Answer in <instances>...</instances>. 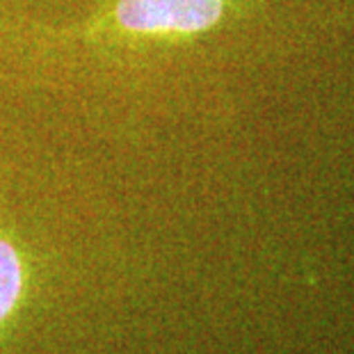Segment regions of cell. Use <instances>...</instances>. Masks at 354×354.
I'll return each instance as SVG.
<instances>
[{
	"mask_svg": "<svg viewBox=\"0 0 354 354\" xmlns=\"http://www.w3.org/2000/svg\"><path fill=\"white\" fill-rule=\"evenodd\" d=\"M224 0H119L115 21L126 32L192 35L222 19Z\"/></svg>",
	"mask_w": 354,
	"mask_h": 354,
	"instance_id": "cell-1",
	"label": "cell"
},
{
	"mask_svg": "<svg viewBox=\"0 0 354 354\" xmlns=\"http://www.w3.org/2000/svg\"><path fill=\"white\" fill-rule=\"evenodd\" d=\"M28 261L21 247L0 231V348L17 327L28 297Z\"/></svg>",
	"mask_w": 354,
	"mask_h": 354,
	"instance_id": "cell-2",
	"label": "cell"
}]
</instances>
